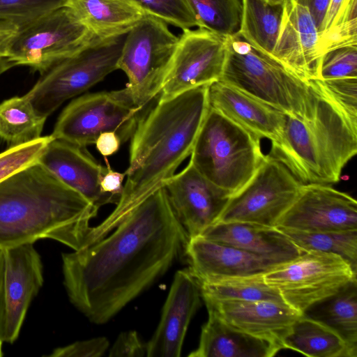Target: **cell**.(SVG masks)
<instances>
[{
    "mask_svg": "<svg viewBox=\"0 0 357 357\" xmlns=\"http://www.w3.org/2000/svg\"><path fill=\"white\" fill-rule=\"evenodd\" d=\"M271 4L283 3L285 0H266Z\"/></svg>",
    "mask_w": 357,
    "mask_h": 357,
    "instance_id": "48",
    "label": "cell"
},
{
    "mask_svg": "<svg viewBox=\"0 0 357 357\" xmlns=\"http://www.w3.org/2000/svg\"><path fill=\"white\" fill-rule=\"evenodd\" d=\"M200 236L282 261H289L304 252L276 227L248 222H217Z\"/></svg>",
    "mask_w": 357,
    "mask_h": 357,
    "instance_id": "23",
    "label": "cell"
},
{
    "mask_svg": "<svg viewBox=\"0 0 357 357\" xmlns=\"http://www.w3.org/2000/svg\"><path fill=\"white\" fill-rule=\"evenodd\" d=\"M184 254L190 273L201 282L261 275L287 261L259 256L201 236L190 238Z\"/></svg>",
    "mask_w": 357,
    "mask_h": 357,
    "instance_id": "17",
    "label": "cell"
},
{
    "mask_svg": "<svg viewBox=\"0 0 357 357\" xmlns=\"http://www.w3.org/2000/svg\"><path fill=\"white\" fill-rule=\"evenodd\" d=\"M207 310L227 324L283 349L282 340L302 315L284 303L273 301H216L203 298Z\"/></svg>",
    "mask_w": 357,
    "mask_h": 357,
    "instance_id": "21",
    "label": "cell"
},
{
    "mask_svg": "<svg viewBox=\"0 0 357 357\" xmlns=\"http://www.w3.org/2000/svg\"><path fill=\"white\" fill-rule=\"evenodd\" d=\"M38 162L98 209L107 204H118V198L100 190L106 167L85 147L53 138Z\"/></svg>",
    "mask_w": 357,
    "mask_h": 357,
    "instance_id": "20",
    "label": "cell"
},
{
    "mask_svg": "<svg viewBox=\"0 0 357 357\" xmlns=\"http://www.w3.org/2000/svg\"><path fill=\"white\" fill-rule=\"evenodd\" d=\"M162 187L173 211L189 238L216 223L230 195L206 178L189 160Z\"/></svg>",
    "mask_w": 357,
    "mask_h": 357,
    "instance_id": "15",
    "label": "cell"
},
{
    "mask_svg": "<svg viewBox=\"0 0 357 357\" xmlns=\"http://www.w3.org/2000/svg\"><path fill=\"white\" fill-rule=\"evenodd\" d=\"M356 273L357 270L337 255L307 251L262 278L279 291L289 307L303 314L311 306L356 280Z\"/></svg>",
    "mask_w": 357,
    "mask_h": 357,
    "instance_id": "10",
    "label": "cell"
},
{
    "mask_svg": "<svg viewBox=\"0 0 357 357\" xmlns=\"http://www.w3.org/2000/svg\"><path fill=\"white\" fill-rule=\"evenodd\" d=\"M146 355V343L135 331L121 333L109 349L110 357H142Z\"/></svg>",
    "mask_w": 357,
    "mask_h": 357,
    "instance_id": "39",
    "label": "cell"
},
{
    "mask_svg": "<svg viewBox=\"0 0 357 357\" xmlns=\"http://www.w3.org/2000/svg\"><path fill=\"white\" fill-rule=\"evenodd\" d=\"M261 140L210 107L190 160L206 178L231 197L246 184L264 160Z\"/></svg>",
    "mask_w": 357,
    "mask_h": 357,
    "instance_id": "6",
    "label": "cell"
},
{
    "mask_svg": "<svg viewBox=\"0 0 357 357\" xmlns=\"http://www.w3.org/2000/svg\"><path fill=\"white\" fill-rule=\"evenodd\" d=\"M178 40L167 24L150 15L126 33L117 69L127 75L136 105L149 109L158 100Z\"/></svg>",
    "mask_w": 357,
    "mask_h": 357,
    "instance_id": "9",
    "label": "cell"
},
{
    "mask_svg": "<svg viewBox=\"0 0 357 357\" xmlns=\"http://www.w3.org/2000/svg\"><path fill=\"white\" fill-rule=\"evenodd\" d=\"M149 109L136 105L126 87L84 94L63 109L51 135L86 148L101 132L114 131L125 143Z\"/></svg>",
    "mask_w": 357,
    "mask_h": 357,
    "instance_id": "8",
    "label": "cell"
},
{
    "mask_svg": "<svg viewBox=\"0 0 357 357\" xmlns=\"http://www.w3.org/2000/svg\"><path fill=\"white\" fill-rule=\"evenodd\" d=\"M17 31L14 24L0 20V56H6L8 45Z\"/></svg>",
    "mask_w": 357,
    "mask_h": 357,
    "instance_id": "43",
    "label": "cell"
},
{
    "mask_svg": "<svg viewBox=\"0 0 357 357\" xmlns=\"http://www.w3.org/2000/svg\"><path fill=\"white\" fill-rule=\"evenodd\" d=\"M276 227L307 231L357 229V202L331 185L302 184Z\"/></svg>",
    "mask_w": 357,
    "mask_h": 357,
    "instance_id": "14",
    "label": "cell"
},
{
    "mask_svg": "<svg viewBox=\"0 0 357 357\" xmlns=\"http://www.w3.org/2000/svg\"><path fill=\"white\" fill-rule=\"evenodd\" d=\"M4 278V254L3 250H0V301L3 298Z\"/></svg>",
    "mask_w": 357,
    "mask_h": 357,
    "instance_id": "46",
    "label": "cell"
},
{
    "mask_svg": "<svg viewBox=\"0 0 357 357\" xmlns=\"http://www.w3.org/2000/svg\"><path fill=\"white\" fill-rule=\"evenodd\" d=\"M188 240L158 188L107 235L62 254L70 301L91 322H107L167 271Z\"/></svg>",
    "mask_w": 357,
    "mask_h": 357,
    "instance_id": "1",
    "label": "cell"
},
{
    "mask_svg": "<svg viewBox=\"0 0 357 357\" xmlns=\"http://www.w3.org/2000/svg\"><path fill=\"white\" fill-rule=\"evenodd\" d=\"M210 107L271 144L282 138L287 115L268 104L222 81L208 89Z\"/></svg>",
    "mask_w": 357,
    "mask_h": 357,
    "instance_id": "22",
    "label": "cell"
},
{
    "mask_svg": "<svg viewBox=\"0 0 357 357\" xmlns=\"http://www.w3.org/2000/svg\"><path fill=\"white\" fill-rule=\"evenodd\" d=\"M228 36L208 29H185L174 50L159 100L219 81L225 62Z\"/></svg>",
    "mask_w": 357,
    "mask_h": 357,
    "instance_id": "13",
    "label": "cell"
},
{
    "mask_svg": "<svg viewBox=\"0 0 357 357\" xmlns=\"http://www.w3.org/2000/svg\"><path fill=\"white\" fill-rule=\"evenodd\" d=\"M310 13L319 36L324 30V21L331 0H296Z\"/></svg>",
    "mask_w": 357,
    "mask_h": 357,
    "instance_id": "41",
    "label": "cell"
},
{
    "mask_svg": "<svg viewBox=\"0 0 357 357\" xmlns=\"http://www.w3.org/2000/svg\"><path fill=\"white\" fill-rule=\"evenodd\" d=\"M47 118L40 116L25 96L0 103V139L8 145L27 143L41 137Z\"/></svg>",
    "mask_w": 357,
    "mask_h": 357,
    "instance_id": "29",
    "label": "cell"
},
{
    "mask_svg": "<svg viewBox=\"0 0 357 357\" xmlns=\"http://www.w3.org/2000/svg\"><path fill=\"white\" fill-rule=\"evenodd\" d=\"M302 184L283 163L266 155L250 179L229 197L218 222L275 227Z\"/></svg>",
    "mask_w": 357,
    "mask_h": 357,
    "instance_id": "12",
    "label": "cell"
},
{
    "mask_svg": "<svg viewBox=\"0 0 357 357\" xmlns=\"http://www.w3.org/2000/svg\"><path fill=\"white\" fill-rule=\"evenodd\" d=\"M98 211L36 162L0 182V250L43 238L82 249Z\"/></svg>",
    "mask_w": 357,
    "mask_h": 357,
    "instance_id": "4",
    "label": "cell"
},
{
    "mask_svg": "<svg viewBox=\"0 0 357 357\" xmlns=\"http://www.w3.org/2000/svg\"><path fill=\"white\" fill-rule=\"evenodd\" d=\"M283 3L266 0H243V14L238 33L248 43L272 56L283 13Z\"/></svg>",
    "mask_w": 357,
    "mask_h": 357,
    "instance_id": "28",
    "label": "cell"
},
{
    "mask_svg": "<svg viewBox=\"0 0 357 357\" xmlns=\"http://www.w3.org/2000/svg\"><path fill=\"white\" fill-rule=\"evenodd\" d=\"M357 0H345L331 26L321 33L317 43L319 59L326 52L357 45Z\"/></svg>",
    "mask_w": 357,
    "mask_h": 357,
    "instance_id": "33",
    "label": "cell"
},
{
    "mask_svg": "<svg viewBox=\"0 0 357 357\" xmlns=\"http://www.w3.org/2000/svg\"><path fill=\"white\" fill-rule=\"evenodd\" d=\"M345 0H331L324 21L323 32L333 24Z\"/></svg>",
    "mask_w": 357,
    "mask_h": 357,
    "instance_id": "44",
    "label": "cell"
},
{
    "mask_svg": "<svg viewBox=\"0 0 357 357\" xmlns=\"http://www.w3.org/2000/svg\"><path fill=\"white\" fill-rule=\"evenodd\" d=\"M126 36L105 38L94 36L79 52L40 75L25 94L36 111L47 118L66 100L86 91L117 70Z\"/></svg>",
    "mask_w": 357,
    "mask_h": 357,
    "instance_id": "7",
    "label": "cell"
},
{
    "mask_svg": "<svg viewBox=\"0 0 357 357\" xmlns=\"http://www.w3.org/2000/svg\"><path fill=\"white\" fill-rule=\"evenodd\" d=\"M275 227L301 251H318L337 255L357 270V229L307 231Z\"/></svg>",
    "mask_w": 357,
    "mask_h": 357,
    "instance_id": "31",
    "label": "cell"
},
{
    "mask_svg": "<svg viewBox=\"0 0 357 357\" xmlns=\"http://www.w3.org/2000/svg\"><path fill=\"white\" fill-rule=\"evenodd\" d=\"M71 0H0V20L11 23L18 30L60 8Z\"/></svg>",
    "mask_w": 357,
    "mask_h": 357,
    "instance_id": "34",
    "label": "cell"
},
{
    "mask_svg": "<svg viewBox=\"0 0 357 357\" xmlns=\"http://www.w3.org/2000/svg\"><path fill=\"white\" fill-rule=\"evenodd\" d=\"M109 342L105 337H97L75 342L55 349L50 357H100L109 349Z\"/></svg>",
    "mask_w": 357,
    "mask_h": 357,
    "instance_id": "38",
    "label": "cell"
},
{
    "mask_svg": "<svg viewBox=\"0 0 357 357\" xmlns=\"http://www.w3.org/2000/svg\"><path fill=\"white\" fill-rule=\"evenodd\" d=\"M201 288L188 268L174 275L160 320L146 343L148 357H179L190 323L201 304Z\"/></svg>",
    "mask_w": 357,
    "mask_h": 357,
    "instance_id": "18",
    "label": "cell"
},
{
    "mask_svg": "<svg viewBox=\"0 0 357 357\" xmlns=\"http://www.w3.org/2000/svg\"><path fill=\"white\" fill-rule=\"evenodd\" d=\"M262 275L199 282L202 298L216 301H273L286 304L279 291L267 284Z\"/></svg>",
    "mask_w": 357,
    "mask_h": 357,
    "instance_id": "30",
    "label": "cell"
},
{
    "mask_svg": "<svg viewBox=\"0 0 357 357\" xmlns=\"http://www.w3.org/2000/svg\"><path fill=\"white\" fill-rule=\"evenodd\" d=\"M344 78H357V45L331 50L319 59L317 79Z\"/></svg>",
    "mask_w": 357,
    "mask_h": 357,
    "instance_id": "37",
    "label": "cell"
},
{
    "mask_svg": "<svg viewBox=\"0 0 357 357\" xmlns=\"http://www.w3.org/2000/svg\"><path fill=\"white\" fill-rule=\"evenodd\" d=\"M314 105L307 118L287 116L270 155L303 184L337 183L357 153V78L309 80Z\"/></svg>",
    "mask_w": 357,
    "mask_h": 357,
    "instance_id": "3",
    "label": "cell"
},
{
    "mask_svg": "<svg viewBox=\"0 0 357 357\" xmlns=\"http://www.w3.org/2000/svg\"><path fill=\"white\" fill-rule=\"evenodd\" d=\"M303 314L332 328L357 353V280L311 306Z\"/></svg>",
    "mask_w": 357,
    "mask_h": 357,
    "instance_id": "27",
    "label": "cell"
},
{
    "mask_svg": "<svg viewBox=\"0 0 357 357\" xmlns=\"http://www.w3.org/2000/svg\"><path fill=\"white\" fill-rule=\"evenodd\" d=\"M282 347L310 357L357 356L335 331L304 314L294 322L282 340Z\"/></svg>",
    "mask_w": 357,
    "mask_h": 357,
    "instance_id": "26",
    "label": "cell"
},
{
    "mask_svg": "<svg viewBox=\"0 0 357 357\" xmlns=\"http://www.w3.org/2000/svg\"><path fill=\"white\" fill-rule=\"evenodd\" d=\"M219 81L287 116L307 118L314 108L310 82L298 77L273 56L255 47L239 33L227 36L225 62Z\"/></svg>",
    "mask_w": 357,
    "mask_h": 357,
    "instance_id": "5",
    "label": "cell"
},
{
    "mask_svg": "<svg viewBox=\"0 0 357 357\" xmlns=\"http://www.w3.org/2000/svg\"><path fill=\"white\" fill-rule=\"evenodd\" d=\"M122 142L118 135L114 131L101 132L97 138L95 145L98 152L104 157L116 153Z\"/></svg>",
    "mask_w": 357,
    "mask_h": 357,
    "instance_id": "42",
    "label": "cell"
},
{
    "mask_svg": "<svg viewBox=\"0 0 357 357\" xmlns=\"http://www.w3.org/2000/svg\"><path fill=\"white\" fill-rule=\"evenodd\" d=\"M15 66V64L6 56H0V75Z\"/></svg>",
    "mask_w": 357,
    "mask_h": 357,
    "instance_id": "47",
    "label": "cell"
},
{
    "mask_svg": "<svg viewBox=\"0 0 357 357\" xmlns=\"http://www.w3.org/2000/svg\"><path fill=\"white\" fill-rule=\"evenodd\" d=\"M208 314L198 347L190 357H271L281 350L268 340L233 327L211 310Z\"/></svg>",
    "mask_w": 357,
    "mask_h": 357,
    "instance_id": "24",
    "label": "cell"
},
{
    "mask_svg": "<svg viewBox=\"0 0 357 357\" xmlns=\"http://www.w3.org/2000/svg\"><path fill=\"white\" fill-rule=\"evenodd\" d=\"M209 86L158 100L141 119L131 137L123 192L109 216L92 227L91 243L110 233L135 207L162 187L190 155L210 107Z\"/></svg>",
    "mask_w": 357,
    "mask_h": 357,
    "instance_id": "2",
    "label": "cell"
},
{
    "mask_svg": "<svg viewBox=\"0 0 357 357\" xmlns=\"http://www.w3.org/2000/svg\"><path fill=\"white\" fill-rule=\"evenodd\" d=\"M106 163V169L101 178L100 186L102 192L116 197L119 199L123 190V180L125 172L121 173L113 170L107 157H104Z\"/></svg>",
    "mask_w": 357,
    "mask_h": 357,
    "instance_id": "40",
    "label": "cell"
},
{
    "mask_svg": "<svg viewBox=\"0 0 357 357\" xmlns=\"http://www.w3.org/2000/svg\"><path fill=\"white\" fill-rule=\"evenodd\" d=\"M68 6L100 38L126 34L147 15L132 0H71Z\"/></svg>",
    "mask_w": 357,
    "mask_h": 357,
    "instance_id": "25",
    "label": "cell"
},
{
    "mask_svg": "<svg viewBox=\"0 0 357 357\" xmlns=\"http://www.w3.org/2000/svg\"><path fill=\"white\" fill-rule=\"evenodd\" d=\"M147 15L183 31L199 26L187 0H132Z\"/></svg>",
    "mask_w": 357,
    "mask_h": 357,
    "instance_id": "36",
    "label": "cell"
},
{
    "mask_svg": "<svg viewBox=\"0 0 357 357\" xmlns=\"http://www.w3.org/2000/svg\"><path fill=\"white\" fill-rule=\"evenodd\" d=\"M3 342L18 337L29 305L43 284V264L33 244L4 249Z\"/></svg>",
    "mask_w": 357,
    "mask_h": 357,
    "instance_id": "16",
    "label": "cell"
},
{
    "mask_svg": "<svg viewBox=\"0 0 357 357\" xmlns=\"http://www.w3.org/2000/svg\"><path fill=\"white\" fill-rule=\"evenodd\" d=\"M3 317H4V307L3 298L0 301V357L3 356L2 345L3 340Z\"/></svg>",
    "mask_w": 357,
    "mask_h": 357,
    "instance_id": "45",
    "label": "cell"
},
{
    "mask_svg": "<svg viewBox=\"0 0 357 357\" xmlns=\"http://www.w3.org/2000/svg\"><path fill=\"white\" fill-rule=\"evenodd\" d=\"M199 28L232 36L238 33L243 14V0H187Z\"/></svg>",
    "mask_w": 357,
    "mask_h": 357,
    "instance_id": "32",
    "label": "cell"
},
{
    "mask_svg": "<svg viewBox=\"0 0 357 357\" xmlns=\"http://www.w3.org/2000/svg\"><path fill=\"white\" fill-rule=\"evenodd\" d=\"M53 137L47 135L33 141L10 146L0 153V182L18 171L38 162Z\"/></svg>",
    "mask_w": 357,
    "mask_h": 357,
    "instance_id": "35",
    "label": "cell"
},
{
    "mask_svg": "<svg viewBox=\"0 0 357 357\" xmlns=\"http://www.w3.org/2000/svg\"><path fill=\"white\" fill-rule=\"evenodd\" d=\"M94 35L69 6L56 9L18 30L6 57L15 66L46 72L83 49Z\"/></svg>",
    "mask_w": 357,
    "mask_h": 357,
    "instance_id": "11",
    "label": "cell"
},
{
    "mask_svg": "<svg viewBox=\"0 0 357 357\" xmlns=\"http://www.w3.org/2000/svg\"><path fill=\"white\" fill-rule=\"evenodd\" d=\"M319 37L308 10L296 0H285L272 56L303 80L317 79Z\"/></svg>",
    "mask_w": 357,
    "mask_h": 357,
    "instance_id": "19",
    "label": "cell"
}]
</instances>
